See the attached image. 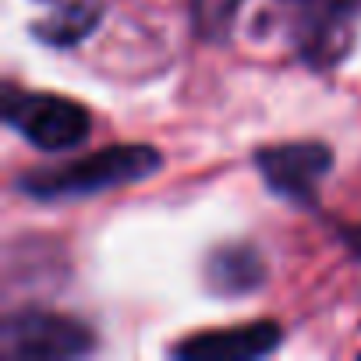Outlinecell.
Listing matches in <instances>:
<instances>
[{
    "label": "cell",
    "mask_w": 361,
    "mask_h": 361,
    "mask_svg": "<svg viewBox=\"0 0 361 361\" xmlns=\"http://www.w3.org/2000/svg\"><path fill=\"white\" fill-rule=\"evenodd\" d=\"M159 170V152L149 145H106L99 152H89L85 159L64 163V166H43L22 173L15 185L18 192L32 199H82L99 195L110 188H124L135 180Z\"/></svg>",
    "instance_id": "6da1fadb"
},
{
    "label": "cell",
    "mask_w": 361,
    "mask_h": 361,
    "mask_svg": "<svg viewBox=\"0 0 361 361\" xmlns=\"http://www.w3.org/2000/svg\"><path fill=\"white\" fill-rule=\"evenodd\" d=\"M4 121L43 152L75 149L92 128V117L82 103L50 92H18L15 85L4 92Z\"/></svg>",
    "instance_id": "7a4b0ae2"
},
{
    "label": "cell",
    "mask_w": 361,
    "mask_h": 361,
    "mask_svg": "<svg viewBox=\"0 0 361 361\" xmlns=\"http://www.w3.org/2000/svg\"><path fill=\"white\" fill-rule=\"evenodd\" d=\"M96 347L92 329L57 312H15L0 326V350L8 361H64Z\"/></svg>",
    "instance_id": "3957f363"
},
{
    "label": "cell",
    "mask_w": 361,
    "mask_h": 361,
    "mask_svg": "<svg viewBox=\"0 0 361 361\" xmlns=\"http://www.w3.org/2000/svg\"><path fill=\"white\" fill-rule=\"evenodd\" d=\"M287 8L308 64L326 68L347 54L361 0H287Z\"/></svg>",
    "instance_id": "277c9868"
},
{
    "label": "cell",
    "mask_w": 361,
    "mask_h": 361,
    "mask_svg": "<svg viewBox=\"0 0 361 361\" xmlns=\"http://www.w3.org/2000/svg\"><path fill=\"white\" fill-rule=\"evenodd\" d=\"M255 166L276 195L301 202V206H312L315 192H319V180L333 166V152L322 142H283V145L259 149Z\"/></svg>",
    "instance_id": "5b68a950"
},
{
    "label": "cell",
    "mask_w": 361,
    "mask_h": 361,
    "mask_svg": "<svg viewBox=\"0 0 361 361\" xmlns=\"http://www.w3.org/2000/svg\"><path fill=\"white\" fill-rule=\"evenodd\" d=\"M283 333L276 322H248L220 333H199L170 347L173 357H188V361H252L262 354H273L280 347Z\"/></svg>",
    "instance_id": "8992f818"
},
{
    "label": "cell",
    "mask_w": 361,
    "mask_h": 361,
    "mask_svg": "<svg viewBox=\"0 0 361 361\" xmlns=\"http://www.w3.org/2000/svg\"><path fill=\"white\" fill-rule=\"evenodd\" d=\"M266 266L252 245H224L206 262V283L216 294H248L262 283Z\"/></svg>",
    "instance_id": "52a82bcc"
},
{
    "label": "cell",
    "mask_w": 361,
    "mask_h": 361,
    "mask_svg": "<svg viewBox=\"0 0 361 361\" xmlns=\"http://www.w3.org/2000/svg\"><path fill=\"white\" fill-rule=\"evenodd\" d=\"M99 18V4H89V0H71L61 11H54L43 25H36V36L50 47H71L78 43L85 32H92Z\"/></svg>",
    "instance_id": "ba28073f"
},
{
    "label": "cell",
    "mask_w": 361,
    "mask_h": 361,
    "mask_svg": "<svg viewBox=\"0 0 361 361\" xmlns=\"http://www.w3.org/2000/svg\"><path fill=\"white\" fill-rule=\"evenodd\" d=\"M245 0H192V29L206 43H224Z\"/></svg>",
    "instance_id": "9c48e42d"
}]
</instances>
